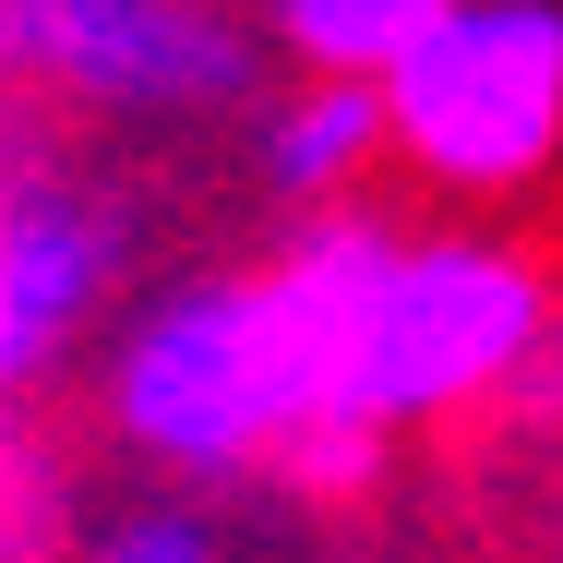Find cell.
Here are the masks:
<instances>
[{
    "label": "cell",
    "instance_id": "9",
    "mask_svg": "<svg viewBox=\"0 0 563 563\" xmlns=\"http://www.w3.org/2000/svg\"><path fill=\"white\" fill-rule=\"evenodd\" d=\"M73 563H252V552H240V528L217 516V492L144 479V492H120V504H85Z\"/></svg>",
    "mask_w": 563,
    "mask_h": 563
},
{
    "label": "cell",
    "instance_id": "4",
    "mask_svg": "<svg viewBox=\"0 0 563 563\" xmlns=\"http://www.w3.org/2000/svg\"><path fill=\"white\" fill-rule=\"evenodd\" d=\"M144 252H156V205L109 156H85L73 120L0 97V408L73 384V360L144 288Z\"/></svg>",
    "mask_w": 563,
    "mask_h": 563
},
{
    "label": "cell",
    "instance_id": "6",
    "mask_svg": "<svg viewBox=\"0 0 563 563\" xmlns=\"http://www.w3.org/2000/svg\"><path fill=\"white\" fill-rule=\"evenodd\" d=\"M384 168H396V156H384V97H372V85H347V73L264 85V109H252V192H264L276 217L372 205Z\"/></svg>",
    "mask_w": 563,
    "mask_h": 563
},
{
    "label": "cell",
    "instance_id": "8",
    "mask_svg": "<svg viewBox=\"0 0 563 563\" xmlns=\"http://www.w3.org/2000/svg\"><path fill=\"white\" fill-rule=\"evenodd\" d=\"M85 540V479L48 444L36 408H0V563H73Z\"/></svg>",
    "mask_w": 563,
    "mask_h": 563
},
{
    "label": "cell",
    "instance_id": "7",
    "mask_svg": "<svg viewBox=\"0 0 563 563\" xmlns=\"http://www.w3.org/2000/svg\"><path fill=\"white\" fill-rule=\"evenodd\" d=\"M252 12V36H264V60H288V73H347V85H372L444 0H240Z\"/></svg>",
    "mask_w": 563,
    "mask_h": 563
},
{
    "label": "cell",
    "instance_id": "2",
    "mask_svg": "<svg viewBox=\"0 0 563 563\" xmlns=\"http://www.w3.org/2000/svg\"><path fill=\"white\" fill-rule=\"evenodd\" d=\"M563 276L540 240L492 217H396L360 312H347L336 360H324V408L312 420H360V432H432V420H479L516 360L540 347Z\"/></svg>",
    "mask_w": 563,
    "mask_h": 563
},
{
    "label": "cell",
    "instance_id": "1",
    "mask_svg": "<svg viewBox=\"0 0 563 563\" xmlns=\"http://www.w3.org/2000/svg\"><path fill=\"white\" fill-rule=\"evenodd\" d=\"M85 360H97L85 408H97L109 455H132L168 492H264L288 432L312 420V384L276 336L252 264L144 276Z\"/></svg>",
    "mask_w": 563,
    "mask_h": 563
},
{
    "label": "cell",
    "instance_id": "5",
    "mask_svg": "<svg viewBox=\"0 0 563 563\" xmlns=\"http://www.w3.org/2000/svg\"><path fill=\"white\" fill-rule=\"evenodd\" d=\"M276 85L240 0H0V97L73 132H217Z\"/></svg>",
    "mask_w": 563,
    "mask_h": 563
},
{
    "label": "cell",
    "instance_id": "10",
    "mask_svg": "<svg viewBox=\"0 0 563 563\" xmlns=\"http://www.w3.org/2000/svg\"><path fill=\"white\" fill-rule=\"evenodd\" d=\"M492 420H516V432L563 444V300H552V324H540V347L516 360V384L492 396Z\"/></svg>",
    "mask_w": 563,
    "mask_h": 563
},
{
    "label": "cell",
    "instance_id": "3",
    "mask_svg": "<svg viewBox=\"0 0 563 563\" xmlns=\"http://www.w3.org/2000/svg\"><path fill=\"white\" fill-rule=\"evenodd\" d=\"M384 156L444 205L504 217L563 180V0H444L384 73Z\"/></svg>",
    "mask_w": 563,
    "mask_h": 563
}]
</instances>
